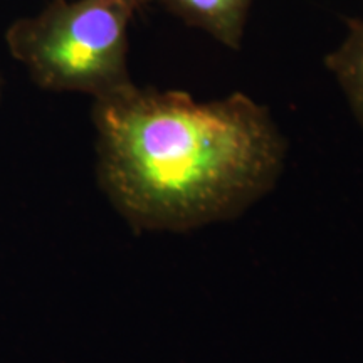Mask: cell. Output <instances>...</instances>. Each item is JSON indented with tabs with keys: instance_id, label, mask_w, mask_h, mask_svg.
Wrapping results in <instances>:
<instances>
[{
	"instance_id": "277c9868",
	"label": "cell",
	"mask_w": 363,
	"mask_h": 363,
	"mask_svg": "<svg viewBox=\"0 0 363 363\" xmlns=\"http://www.w3.org/2000/svg\"><path fill=\"white\" fill-rule=\"evenodd\" d=\"M325 66L363 128V19L348 21L342 43L325 57Z\"/></svg>"
},
{
	"instance_id": "3957f363",
	"label": "cell",
	"mask_w": 363,
	"mask_h": 363,
	"mask_svg": "<svg viewBox=\"0 0 363 363\" xmlns=\"http://www.w3.org/2000/svg\"><path fill=\"white\" fill-rule=\"evenodd\" d=\"M189 27L239 51L254 0H155Z\"/></svg>"
},
{
	"instance_id": "5b68a950",
	"label": "cell",
	"mask_w": 363,
	"mask_h": 363,
	"mask_svg": "<svg viewBox=\"0 0 363 363\" xmlns=\"http://www.w3.org/2000/svg\"><path fill=\"white\" fill-rule=\"evenodd\" d=\"M0 96H2V78H0Z\"/></svg>"
},
{
	"instance_id": "6da1fadb",
	"label": "cell",
	"mask_w": 363,
	"mask_h": 363,
	"mask_svg": "<svg viewBox=\"0 0 363 363\" xmlns=\"http://www.w3.org/2000/svg\"><path fill=\"white\" fill-rule=\"evenodd\" d=\"M98 180L138 233H190L242 216L278 184L286 140L244 93L197 101L135 83L94 99Z\"/></svg>"
},
{
	"instance_id": "7a4b0ae2",
	"label": "cell",
	"mask_w": 363,
	"mask_h": 363,
	"mask_svg": "<svg viewBox=\"0 0 363 363\" xmlns=\"http://www.w3.org/2000/svg\"><path fill=\"white\" fill-rule=\"evenodd\" d=\"M153 2L51 0L35 16L12 22L9 52L39 88L108 96L133 84L128 30L136 13Z\"/></svg>"
}]
</instances>
